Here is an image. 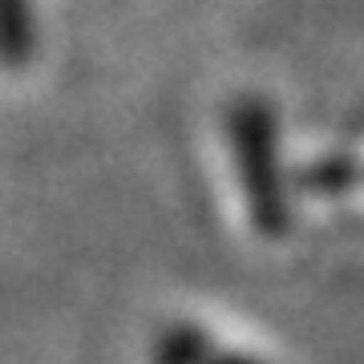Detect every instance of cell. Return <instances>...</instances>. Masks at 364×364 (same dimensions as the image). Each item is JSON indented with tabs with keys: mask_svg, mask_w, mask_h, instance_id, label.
I'll return each mask as SVG.
<instances>
[{
	"mask_svg": "<svg viewBox=\"0 0 364 364\" xmlns=\"http://www.w3.org/2000/svg\"><path fill=\"white\" fill-rule=\"evenodd\" d=\"M25 9H28V0H9V45H4L9 65H21L28 45H33V25L25 21Z\"/></svg>",
	"mask_w": 364,
	"mask_h": 364,
	"instance_id": "277c9868",
	"label": "cell"
},
{
	"mask_svg": "<svg viewBox=\"0 0 364 364\" xmlns=\"http://www.w3.org/2000/svg\"><path fill=\"white\" fill-rule=\"evenodd\" d=\"M356 182H364V166L356 158H344V154H328V158H316L296 174V186L308 191V195H344L352 191Z\"/></svg>",
	"mask_w": 364,
	"mask_h": 364,
	"instance_id": "3957f363",
	"label": "cell"
},
{
	"mask_svg": "<svg viewBox=\"0 0 364 364\" xmlns=\"http://www.w3.org/2000/svg\"><path fill=\"white\" fill-rule=\"evenodd\" d=\"M227 134H231L235 158H239V182L247 198L251 223L263 239H284L287 235V198L284 174L275 166V114L272 105L243 93L227 109Z\"/></svg>",
	"mask_w": 364,
	"mask_h": 364,
	"instance_id": "6da1fadb",
	"label": "cell"
},
{
	"mask_svg": "<svg viewBox=\"0 0 364 364\" xmlns=\"http://www.w3.org/2000/svg\"><path fill=\"white\" fill-rule=\"evenodd\" d=\"M150 356H154V364H263L251 360L247 352L219 348L207 328L191 324V320H174L170 328H162Z\"/></svg>",
	"mask_w": 364,
	"mask_h": 364,
	"instance_id": "7a4b0ae2",
	"label": "cell"
}]
</instances>
